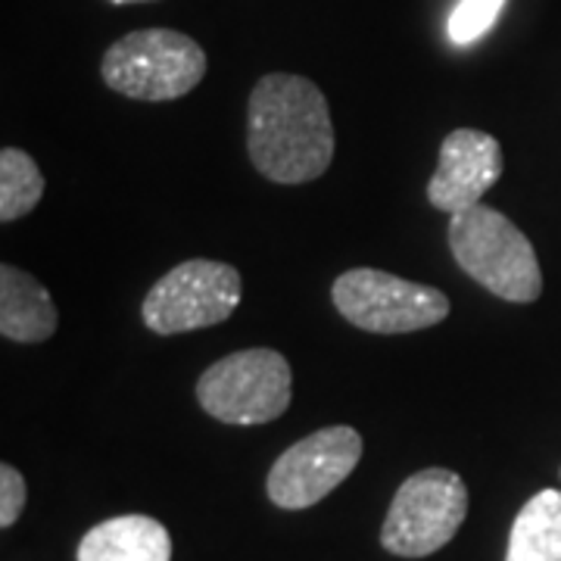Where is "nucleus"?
<instances>
[{
  "instance_id": "obj_10",
  "label": "nucleus",
  "mask_w": 561,
  "mask_h": 561,
  "mask_svg": "<svg viewBox=\"0 0 561 561\" xmlns=\"http://www.w3.org/2000/svg\"><path fill=\"white\" fill-rule=\"evenodd\" d=\"M57 324L60 312L47 287L22 268L0 265V334L13 343H44Z\"/></svg>"
},
{
  "instance_id": "obj_3",
  "label": "nucleus",
  "mask_w": 561,
  "mask_h": 561,
  "mask_svg": "<svg viewBox=\"0 0 561 561\" xmlns=\"http://www.w3.org/2000/svg\"><path fill=\"white\" fill-rule=\"evenodd\" d=\"M103 81L131 101L162 103L191 94L206 76V54L172 28H140L103 54Z\"/></svg>"
},
{
  "instance_id": "obj_7",
  "label": "nucleus",
  "mask_w": 561,
  "mask_h": 561,
  "mask_svg": "<svg viewBox=\"0 0 561 561\" xmlns=\"http://www.w3.org/2000/svg\"><path fill=\"white\" fill-rule=\"evenodd\" d=\"M343 319L368 334H412L449 316V300L437 287L405 280L381 268H350L331 287Z\"/></svg>"
},
{
  "instance_id": "obj_12",
  "label": "nucleus",
  "mask_w": 561,
  "mask_h": 561,
  "mask_svg": "<svg viewBox=\"0 0 561 561\" xmlns=\"http://www.w3.org/2000/svg\"><path fill=\"white\" fill-rule=\"evenodd\" d=\"M505 561H561V490H540L524 502Z\"/></svg>"
},
{
  "instance_id": "obj_15",
  "label": "nucleus",
  "mask_w": 561,
  "mask_h": 561,
  "mask_svg": "<svg viewBox=\"0 0 561 561\" xmlns=\"http://www.w3.org/2000/svg\"><path fill=\"white\" fill-rule=\"evenodd\" d=\"M25 478L13 465H0V527H13L25 508Z\"/></svg>"
},
{
  "instance_id": "obj_4",
  "label": "nucleus",
  "mask_w": 561,
  "mask_h": 561,
  "mask_svg": "<svg viewBox=\"0 0 561 561\" xmlns=\"http://www.w3.org/2000/svg\"><path fill=\"white\" fill-rule=\"evenodd\" d=\"M290 362L278 350H241L213 362L197 381V402L225 424H265L290 405Z\"/></svg>"
},
{
  "instance_id": "obj_8",
  "label": "nucleus",
  "mask_w": 561,
  "mask_h": 561,
  "mask_svg": "<svg viewBox=\"0 0 561 561\" xmlns=\"http://www.w3.org/2000/svg\"><path fill=\"white\" fill-rule=\"evenodd\" d=\"M362 461V437L356 427L334 424L294 443L268 471L265 493L278 508L300 512L334 493Z\"/></svg>"
},
{
  "instance_id": "obj_9",
  "label": "nucleus",
  "mask_w": 561,
  "mask_h": 561,
  "mask_svg": "<svg viewBox=\"0 0 561 561\" xmlns=\"http://www.w3.org/2000/svg\"><path fill=\"white\" fill-rule=\"evenodd\" d=\"M500 140L478 128H456L440 144L437 172L427 181V201L434 209L456 216L486 197V191L502 179Z\"/></svg>"
},
{
  "instance_id": "obj_16",
  "label": "nucleus",
  "mask_w": 561,
  "mask_h": 561,
  "mask_svg": "<svg viewBox=\"0 0 561 561\" xmlns=\"http://www.w3.org/2000/svg\"><path fill=\"white\" fill-rule=\"evenodd\" d=\"M110 3H116V7H122V3H147V0H110Z\"/></svg>"
},
{
  "instance_id": "obj_13",
  "label": "nucleus",
  "mask_w": 561,
  "mask_h": 561,
  "mask_svg": "<svg viewBox=\"0 0 561 561\" xmlns=\"http://www.w3.org/2000/svg\"><path fill=\"white\" fill-rule=\"evenodd\" d=\"M44 197V175L38 162L20 147L0 150V219L16 221L28 216Z\"/></svg>"
},
{
  "instance_id": "obj_6",
  "label": "nucleus",
  "mask_w": 561,
  "mask_h": 561,
  "mask_svg": "<svg viewBox=\"0 0 561 561\" xmlns=\"http://www.w3.org/2000/svg\"><path fill=\"white\" fill-rule=\"evenodd\" d=\"M468 486L449 468H424L397 490L383 518L381 546L400 559H424L459 534Z\"/></svg>"
},
{
  "instance_id": "obj_2",
  "label": "nucleus",
  "mask_w": 561,
  "mask_h": 561,
  "mask_svg": "<svg viewBox=\"0 0 561 561\" xmlns=\"http://www.w3.org/2000/svg\"><path fill=\"white\" fill-rule=\"evenodd\" d=\"M449 250L459 268L508 302H534L542 294V272L534 243L500 209L478 203L449 216Z\"/></svg>"
},
{
  "instance_id": "obj_5",
  "label": "nucleus",
  "mask_w": 561,
  "mask_h": 561,
  "mask_svg": "<svg viewBox=\"0 0 561 561\" xmlns=\"http://www.w3.org/2000/svg\"><path fill=\"white\" fill-rule=\"evenodd\" d=\"M241 297L243 280L234 265L187 260L179 262L150 287L140 306V319L153 334L172 337L228 321L238 312Z\"/></svg>"
},
{
  "instance_id": "obj_1",
  "label": "nucleus",
  "mask_w": 561,
  "mask_h": 561,
  "mask_svg": "<svg viewBox=\"0 0 561 561\" xmlns=\"http://www.w3.org/2000/svg\"><path fill=\"white\" fill-rule=\"evenodd\" d=\"M334 122L316 81L272 72L247 103V150L262 179L306 184L334 160Z\"/></svg>"
},
{
  "instance_id": "obj_14",
  "label": "nucleus",
  "mask_w": 561,
  "mask_h": 561,
  "mask_svg": "<svg viewBox=\"0 0 561 561\" xmlns=\"http://www.w3.org/2000/svg\"><path fill=\"white\" fill-rule=\"evenodd\" d=\"M505 0H459L453 16L446 22V32L453 44H474L493 28V22L502 13Z\"/></svg>"
},
{
  "instance_id": "obj_11",
  "label": "nucleus",
  "mask_w": 561,
  "mask_h": 561,
  "mask_svg": "<svg viewBox=\"0 0 561 561\" xmlns=\"http://www.w3.org/2000/svg\"><path fill=\"white\" fill-rule=\"evenodd\" d=\"M79 561H172V537L157 518L119 515L81 537Z\"/></svg>"
}]
</instances>
